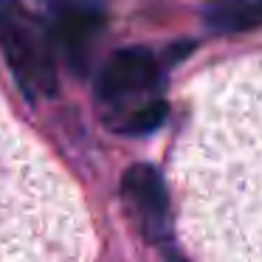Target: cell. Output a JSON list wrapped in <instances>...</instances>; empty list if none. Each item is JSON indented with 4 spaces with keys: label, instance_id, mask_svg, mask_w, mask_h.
<instances>
[{
    "label": "cell",
    "instance_id": "5",
    "mask_svg": "<svg viewBox=\"0 0 262 262\" xmlns=\"http://www.w3.org/2000/svg\"><path fill=\"white\" fill-rule=\"evenodd\" d=\"M206 23L214 31H251L262 26V0H209Z\"/></svg>",
    "mask_w": 262,
    "mask_h": 262
},
{
    "label": "cell",
    "instance_id": "1",
    "mask_svg": "<svg viewBox=\"0 0 262 262\" xmlns=\"http://www.w3.org/2000/svg\"><path fill=\"white\" fill-rule=\"evenodd\" d=\"M0 51L29 99H48L57 93V65L48 26L20 0H0Z\"/></svg>",
    "mask_w": 262,
    "mask_h": 262
},
{
    "label": "cell",
    "instance_id": "2",
    "mask_svg": "<svg viewBox=\"0 0 262 262\" xmlns=\"http://www.w3.org/2000/svg\"><path fill=\"white\" fill-rule=\"evenodd\" d=\"M48 3V34L54 51L76 71L85 74L91 51L104 29V12L96 0H46Z\"/></svg>",
    "mask_w": 262,
    "mask_h": 262
},
{
    "label": "cell",
    "instance_id": "3",
    "mask_svg": "<svg viewBox=\"0 0 262 262\" xmlns=\"http://www.w3.org/2000/svg\"><path fill=\"white\" fill-rule=\"evenodd\" d=\"M158 85V62L147 48H121L104 62L96 79V96L107 104H121Z\"/></svg>",
    "mask_w": 262,
    "mask_h": 262
},
{
    "label": "cell",
    "instance_id": "4",
    "mask_svg": "<svg viewBox=\"0 0 262 262\" xmlns=\"http://www.w3.org/2000/svg\"><path fill=\"white\" fill-rule=\"evenodd\" d=\"M121 194L144 234L161 243L169 234V194L161 172L149 164H133L121 178Z\"/></svg>",
    "mask_w": 262,
    "mask_h": 262
},
{
    "label": "cell",
    "instance_id": "6",
    "mask_svg": "<svg viewBox=\"0 0 262 262\" xmlns=\"http://www.w3.org/2000/svg\"><path fill=\"white\" fill-rule=\"evenodd\" d=\"M166 119V104L161 99H152V102L141 104V107L130 110L124 119L116 124L119 133H127V136H147V133L158 130Z\"/></svg>",
    "mask_w": 262,
    "mask_h": 262
}]
</instances>
